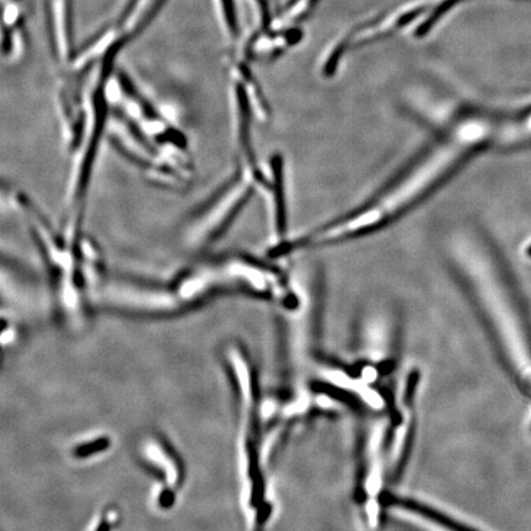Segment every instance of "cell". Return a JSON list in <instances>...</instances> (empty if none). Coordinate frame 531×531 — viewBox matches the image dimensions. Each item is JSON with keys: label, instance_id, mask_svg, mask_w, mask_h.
I'll list each match as a JSON object with an SVG mask.
<instances>
[{"label": "cell", "instance_id": "obj_1", "mask_svg": "<svg viewBox=\"0 0 531 531\" xmlns=\"http://www.w3.org/2000/svg\"><path fill=\"white\" fill-rule=\"evenodd\" d=\"M508 121L468 117L448 128L409 168L372 200L346 217L320 227L294 241L292 249L318 248L342 243L383 229L404 216L452 177L471 155L488 143L506 144Z\"/></svg>", "mask_w": 531, "mask_h": 531}, {"label": "cell", "instance_id": "obj_2", "mask_svg": "<svg viewBox=\"0 0 531 531\" xmlns=\"http://www.w3.org/2000/svg\"><path fill=\"white\" fill-rule=\"evenodd\" d=\"M144 455L146 458L150 459V464L154 465L155 469H163L165 471V486L162 491H160L157 501L160 506L164 508H169L173 506L175 501V492L179 490L180 487H177L171 475H174L176 479L182 481L184 477V470H182L181 461L179 457L174 452L173 448H170L164 439H152V441L147 442L146 447H144Z\"/></svg>", "mask_w": 531, "mask_h": 531}, {"label": "cell", "instance_id": "obj_3", "mask_svg": "<svg viewBox=\"0 0 531 531\" xmlns=\"http://www.w3.org/2000/svg\"><path fill=\"white\" fill-rule=\"evenodd\" d=\"M107 447H110V441L107 438H99L95 439V441L90 442L89 444H82L78 445L77 448L74 450L75 457L79 458H87L91 457V455L96 454V450L94 448H100L105 449Z\"/></svg>", "mask_w": 531, "mask_h": 531}, {"label": "cell", "instance_id": "obj_4", "mask_svg": "<svg viewBox=\"0 0 531 531\" xmlns=\"http://www.w3.org/2000/svg\"><path fill=\"white\" fill-rule=\"evenodd\" d=\"M221 2L225 19H227V23L229 25V29L233 32V34H235V32L238 31V26H236L233 0H221Z\"/></svg>", "mask_w": 531, "mask_h": 531}]
</instances>
